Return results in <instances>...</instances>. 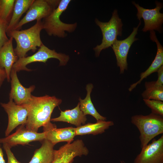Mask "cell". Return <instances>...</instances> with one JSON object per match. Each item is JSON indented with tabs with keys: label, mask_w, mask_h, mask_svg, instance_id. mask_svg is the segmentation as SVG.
<instances>
[{
	"label": "cell",
	"mask_w": 163,
	"mask_h": 163,
	"mask_svg": "<svg viewBox=\"0 0 163 163\" xmlns=\"http://www.w3.org/2000/svg\"><path fill=\"white\" fill-rule=\"evenodd\" d=\"M62 102L61 99L55 96L46 95L36 97L32 95L30 100L24 104L28 111L26 127L37 132L39 128L50 123L51 114L54 109Z\"/></svg>",
	"instance_id": "1"
},
{
	"label": "cell",
	"mask_w": 163,
	"mask_h": 163,
	"mask_svg": "<svg viewBox=\"0 0 163 163\" xmlns=\"http://www.w3.org/2000/svg\"><path fill=\"white\" fill-rule=\"evenodd\" d=\"M43 25L40 20L27 29L13 30L6 32L7 36L14 38L16 42L17 45L14 50L18 58L26 57L27 53L30 50L34 52L37 47H40L43 44L40 37Z\"/></svg>",
	"instance_id": "2"
},
{
	"label": "cell",
	"mask_w": 163,
	"mask_h": 163,
	"mask_svg": "<svg viewBox=\"0 0 163 163\" xmlns=\"http://www.w3.org/2000/svg\"><path fill=\"white\" fill-rule=\"evenodd\" d=\"M131 122L139 132L141 149L156 136L163 133V116L152 113L146 115H136L131 117Z\"/></svg>",
	"instance_id": "3"
},
{
	"label": "cell",
	"mask_w": 163,
	"mask_h": 163,
	"mask_svg": "<svg viewBox=\"0 0 163 163\" xmlns=\"http://www.w3.org/2000/svg\"><path fill=\"white\" fill-rule=\"evenodd\" d=\"M70 0H61L58 7L47 16L43 19V29L50 36L64 38L67 36L66 32L72 33L77 28V24H67L62 22L60 16L67 9Z\"/></svg>",
	"instance_id": "4"
},
{
	"label": "cell",
	"mask_w": 163,
	"mask_h": 163,
	"mask_svg": "<svg viewBox=\"0 0 163 163\" xmlns=\"http://www.w3.org/2000/svg\"><path fill=\"white\" fill-rule=\"evenodd\" d=\"M95 22L100 28L103 36L101 43L93 48L95 55L98 57L103 50L111 47L117 39V36H122L123 24L117 9H115L113 12L108 22H102L96 18Z\"/></svg>",
	"instance_id": "5"
},
{
	"label": "cell",
	"mask_w": 163,
	"mask_h": 163,
	"mask_svg": "<svg viewBox=\"0 0 163 163\" xmlns=\"http://www.w3.org/2000/svg\"><path fill=\"white\" fill-rule=\"evenodd\" d=\"M50 58H55L59 62V66H65L69 59V55L58 53L54 50H52L43 44L38 51L33 55L27 57L19 58L13 65L11 69L17 72L21 70L30 71L32 70L26 67V66L36 62L46 63Z\"/></svg>",
	"instance_id": "6"
},
{
	"label": "cell",
	"mask_w": 163,
	"mask_h": 163,
	"mask_svg": "<svg viewBox=\"0 0 163 163\" xmlns=\"http://www.w3.org/2000/svg\"><path fill=\"white\" fill-rule=\"evenodd\" d=\"M60 2L59 0H34L25 15L13 30H19L26 23L46 17L58 7Z\"/></svg>",
	"instance_id": "7"
},
{
	"label": "cell",
	"mask_w": 163,
	"mask_h": 163,
	"mask_svg": "<svg viewBox=\"0 0 163 163\" xmlns=\"http://www.w3.org/2000/svg\"><path fill=\"white\" fill-rule=\"evenodd\" d=\"M132 3L137 10L136 16L137 18L141 20L142 18L144 22V26L142 30L146 32L148 31L156 30L161 33L163 23V14L160 11L163 7L162 3L158 1L155 2L156 7L152 9L144 8L136 3Z\"/></svg>",
	"instance_id": "8"
},
{
	"label": "cell",
	"mask_w": 163,
	"mask_h": 163,
	"mask_svg": "<svg viewBox=\"0 0 163 163\" xmlns=\"http://www.w3.org/2000/svg\"><path fill=\"white\" fill-rule=\"evenodd\" d=\"M9 99L7 103H0L8 116V124L5 132L6 137L18 126H25L28 115V110L24 105H17L12 99Z\"/></svg>",
	"instance_id": "9"
},
{
	"label": "cell",
	"mask_w": 163,
	"mask_h": 163,
	"mask_svg": "<svg viewBox=\"0 0 163 163\" xmlns=\"http://www.w3.org/2000/svg\"><path fill=\"white\" fill-rule=\"evenodd\" d=\"M88 153V150L82 140L77 139L55 150L52 163H72L75 157L87 155Z\"/></svg>",
	"instance_id": "10"
},
{
	"label": "cell",
	"mask_w": 163,
	"mask_h": 163,
	"mask_svg": "<svg viewBox=\"0 0 163 163\" xmlns=\"http://www.w3.org/2000/svg\"><path fill=\"white\" fill-rule=\"evenodd\" d=\"M136 27H134L131 34L122 40L117 39L111 47L116 56L117 66L120 68V74H122L128 69L127 57L130 47L133 42L138 39L136 37L138 29L141 24V21Z\"/></svg>",
	"instance_id": "11"
},
{
	"label": "cell",
	"mask_w": 163,
	"mask_h": 163,
	"mask_svg": "<svg viewBox=\"0 0 163 163\" xmlns=\"http://www.w3.org/2000/svg\"><path fill=\"white\" fill-rule=\"evenodd\" d=\"M45 133H38L29 129L22 125L14 133L0 139V143H5L11 148L18 145H24L35 141H42L45 139Z\"/></svg>",
	"instance_id": "12"
},
{
	"label": "cell",
	"mask_w": 163,
	"mask_h": 163,
	"mask_svg": "<svg viewBox=\"0 0 163 163\" xmlns=\"http://www.w3.org/2000/svg\"><path fill=\"white\" fill-rule=\"evenodd\" d=\"M134 163H163V135L142 148Z\"/></svg>",
	"instance_id": "13"
},
{
	"label": "cell",
	"mask_w": 163,
	"mask_h": 163,
	"mask_svg": "<svg viewBox=\"0 0 163 163\" xmlns=\"http://www.w3.org/2000/svg\"><path fill=\"white\" fill-rule=\"evenodd\" d=\"M17 72L11 69L10 73L11 90L9 98L12 99L17 104L22 105L28 102L31 99V93L35 86L32 85L28 88L23 86L17 76Z\"/></svg>",
	"instance_id": "14"
},
{
	"label": "cell",
	"mask_w": 163,
	"mask_h": 163,
	"mask_svg": "<svg viewBox=\"0 0 163 163\" xmlns=\"http://www.w3.org/2000/svg\"><path fill=\"white\" fill-rule=\"evenodd\" d=\"M46 139L54 145L59 142H66L71 143L76 136L75 128L69 127L57 128L55 125L51 122L43 127Z\"/></svg>",
	"instance_id": "15"
},
{
	"label": "cell",
	"mask_w": 163,
	"mask_h": 163,
	"mask_svg": "<svg viewBox=\"0 0 163 163\" xmlns=\"http://www.w3.org/2000/svg\"><path fill=\"white\" fill-rule=\"evenodd\" d=\"M150 37L151 40L156 44L157 51L156 56L149 67L145 72L141 73L139 79L130 85L128 89L129 91H131L137 85L140 84L144 78L152 73L156 72L163 65V47L158 40L154 30L150 31Z\"/></svg>",
	"instance_id": "16"
},
{
	"label": "cell",
	"mask_w": 163,
	"mask_h": 163,
	"mask_svg": "<svg viewBox=\"0 0 163 163\" xmlns=\"http://www.w3.org/2000/svg\"><path fill=\"white\" fill-rule=\"evenodd\" d=\"M13 40L12 38L10 37L0 49V67L5 69L8 82L10 81L12 66L18 59L13 48Z\"/></svg>",
	"instance_id": "17"
},
{
	"label": "cell",
	"mask_w": 163,
	"mask_h": 163,
	"mask_svg": "<svg viewBox=\"0 0 163 163\" xmlns=\"http://www.w3.org/2000/svg\"><path fill=\"white\" fill-rule=\"evenodd\" d=\"M87 120L80 108L79 102L77 106L72 110H61L60 115L57 117L51 119L53 122H63L74 125L77 127L84 124Z\"/></svg>",
	"instance_id": "18"
},
{
	"label": "cell",
	"mask_w": 163,
	"mask_h": 163,
	"mask_svg": "<svg viewBox=\"0 0 163 163\" xmlns=\"http://www.w3.org/2000/svg\"><path fill=\"white\" fill-rule=\"evenodd\" d=\"M54 145L47 140L44 139L41 146L35 151L28 163H52L54 158Z\"/></svg>",
	"instance_id": "19"
},
{
	"label": "cell",
	"mask_w": 163,
	"mask_h": 163,
	"mask_svg": "<svg viewBox=\"0 0 163 163\" xmlns=\"http://www.w3.org/2000/svg\"><path fill=\"white\" fill-rule=\"evenodd\" d=\"M114 124L113 121L103 120L97 121L95 123H89L76 127V135L92 134L96 135L102 134Z\"/></svg>",
	"instance_id": "20"
},
{
	"label": "cell",
	"mask_w": 163,
	"mask_h": 163,
	"mask_svg": "<svg viewBox=\"0 0 163 163\" xmlns=\"http://www.w3.org/2000/svg\"><path fill=\"white\" fill-rule=\"evenodd\" d=\"M94 86L91 83L87 84L86 86L87 95L85 98L79 99L80 108L85 116L90 115L94 117L97 120H106V118L101 115L94 107L91 99V94Z\"/></svg>",
	"instance_id": "21"
},
{
	"label": "cell",
	"mask_w": 163,
	"mask_h": 163,
	"mask_svg": "<svg viewBox=\"0 0 163 163\" xmlns=\"http://www.w3.org/2000/svg\"><path fill=\"white\" fill-rule=\"evenodd\" d=\"M34 0H15L11 20L7 28L6 33L13 30L20 21L22 14L28 10Z\"/></svg>",
	"instance_id": "22"
},
{
	"label": "cell",
	"mask_w": 163,
	"mask_h": 163,
	"mask_svg": "<svg viewBox=\"0 0 163 163\" xmlns=\"http://www.w3.org/2000/svg\"><path fill=\"white\" fill-rule=\"evenodd\" d=\"M145 90L142 93L143 99L163 101V85H158L155 81L146 82Z\"/></svg>",
	"instance_id": "23"
},
{
	"label": "cell",
	"mask_w": 163,
	"mask_h": 163,
	"mask_svg": "<svg viewBox=\"0 0 163 163\" xmlns=\"http://www.w3.org/2000/svg\"><path fill=\"white\" fill-rule=\"evenodd\" d=\"M15 0H0V20L8 26L13 11Z\"/></svg>",
	"instance_id": "24"
},
{
	"label": "cell",
	"mask_w": 163,
	"mask_h": 163,
	"mask_svg": "<svg viewBox=\"0 0 163 163\" xmlns=\"http://www.w3.org/2000/svg\"><path fill=\"white\" fill-rule=\"evenodd\" d=\"M145 104L151 109L152 113L163 116V102L159 100L143 99Z\"/></svg>",
	"instance_id": "25"
},
{
	"label": "cell",
	"mask_w": 163,
	"mask_h": 163,
	"mask_svg": "<svg viewBox=\"0 0 163 163\" xmlns=\"http://www.w3.org/2000/svg\"><path fill=\"white\" fill-rule=\"evenodd\" d=\"M8 26L0 20V49L9 40L6 33Z\"/></svg>",
	"instance_id": "26"
},
{
	"label": "cell",
	"mask_w": 163,
	"mask_h": 163,
	"mask_svg": "<svg viewBox=\"0 0 163 163\" xmlns=\"http://www.w3.org/2000/svg\"><path fill=\"white\" fill-rule=\"evenodd\" d=\"M3 149L7 155L8 161L6 163H21L18 161L11 150V148L6 144H3Z\"/></svg>",
	"instance_id": "27"
},
{
	"label": "cell",
	"mask_w": 163,
	"mask_h": 163,
	"mask_svg": "<svg viewBox=\"0 0 163 163\" xmlns=\"http://www.w3.org/2000/svg\"><path fill=\"white\" fill-rule=\"evenodd\" d=\"M158 78L156 83L158 85H163V65L161 66L157 70Z\"/></svg>",
	"instance_id": "28"
},
{
	"label": "cell",
	"mask_w": 163,
	"mask_h": 163,
	"mask_svg": "<svg viewBox=\"0 0 163 163\" xmlns=\"http://www.w3.org/2000/svg\"><path fill=\"white\" fill-rule=\"evenodd\" d=\"M6 78V75L5 69L0 67V88Z\"/></svg>",
	"instance_id": "29"
},
{
	"label": "cell",
	"mask_w": 163,
	"mask_h": 163,
	"mask_svg": "<svg viewBox=\"0 0 163 163\" xmlns=\"http://www.w3.org/2000/svg\"><path fill=\"white\" fill-rule=\"evenodd\" d=\"M3 156L4 154L2 150L0 147V163H6Z\"/></svg>",
	"instance_id": "30"
},
{
	"label": "cell",
	"mask_w": 163,
	"mask_h": 163,
	"mask_svg": "<svg viewBox=\"0 0 163 163\" xmlns=\"http://www.w3.org/2000/svg\"><path fill=\"white\" fill-rule=\"evenodd\" d=\"M121 163H125L124 161H121Z\"/></svg>",
	"instance_id": "31"
}]
</instances>
